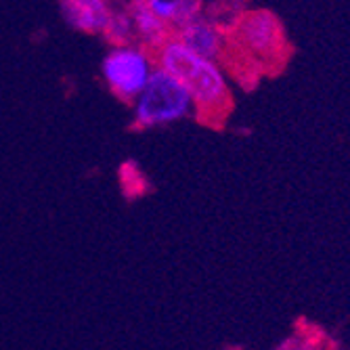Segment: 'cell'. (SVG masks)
Instances as JSON below:
<instances>
[{
  "mask_svg": "<svg viewBox=\"0 0 350 350\" xmlns=\"http://www.w3.org/2000/svg\"><path fill=\"white\" fill-rule=\"evenodd\" d=\"M126 13H129L131 19H133L139 46H143L145 51L166 42L168 38H172L174 29L164 19L157 17L147 7L145 0H129V3H126Z\"/></svg>",
  "mask_w": 350,
  "mask_h": 350,
  "instance_id": "7",
  "label": "cell"
},
{
  "mask_svg": "<svg viewBox=\"0 0 350 350\" xmlns=\"http://www.w3.org/2000/svg\"><path fill=\"white\" fill-rule=\"evenodd\" d=\"M120 176V187L129 198H139L147 191V176L135 162H124L118 170Z\"/></svg>",
  "mask_w": 350,
  "mask_h": 350,
  "instance_id": "9",
  "label": "cell"
},
{
  "mask_svg": "<svg viewBox=\"0 0 350 350\" xmlns=\"http://www.w3.org/2000/svg\"><path fill=\"white\" fill-rule=\"evenodd\" d=\"M288 34L279 17L267 9L241 11L222 31L220 68L243 88L256 86L262 76L279 74L290 59Z\"/></svg>",
  "mask_w": 350,
  "mask_h": 350,
  "instance_id": "1",
  "label": "cell"
},
{
  "mask_svg": "<svg viewBox=\"0 0 350 350\" xmlns=\"http://www.w3.org/2000/svg\"><path fill=\"white\" fill-rule=\"evenodd\" d=\"M66 21L84 34H101L111 9L107 0H59Z\"/></svg>",
  "mask_w": 350,
  "mask_h": 350,
  "instance_id": "6",
  "label": "cell"
},
{
  "mask_svg": "<svg viewBox=\"0 0 350 350\" xmlns=\"http://www.w3.org/2000/svg\"><path fill=\"white\" fill-rule=\"evenodd\" d=\"M101 34H103L105 42L111 49L131 46L137 40L133 19H131L129 13H126V9L124 11H111V15H109V19H107V23H105Z\"/></svg>",
  "mask_w": 350,
  "mask_h": 350,
  "instance_id": "8",
  "label": "cell"
},
{
  "mask_svg": "<svg viewBox=\"0 0 350 350\" xmlns=\"http://www.w3.org/2000/svg\"><path fill=\"white\" fill-rule=\"evenodd\" d=\"M172 38H176L180 44H185L196 55L218 63V57L222 53V31L204 15L198 17L196 21L174 29Z\"/></svg>",
  "mask_w": 350,
  "mask_h": 350,
  "instance_id": "5",
  "label": "cell"
},
{
  "mask_svg": "<svg viewBox=\"0 0 350 350\" xmlns=\"http://www.w3.org/2000/svg\"><path fill=\"white\" fill-rule=\"evenodd\" d=\"M133 131H149L193 116L189 92L162 70H153L139 99L133 103Z\"/></svg>",
  "mask_w": 350,
  "mask_h": 350,
  "instance_id": "3",
  "label": "cell"
},
{
  "mask_svg": "<svg viewBox=\"0 0 350 350\" xmlns=\"http://www.w3.org/2000/svg\"><path fill=\"white\" fill-rule=\"evenodd\" d=\"M275 350H327L323 336L317 332H296L285 338Z\"/></svg>",
  "mask_w": 350,
  "mask_h": 350,
  "instance_id": "10",
  "label": "cell"
},
{
  "mask_svg": "<svg viewBox=\"0 0 350 350\" xmlns=\"http://www.w3.org/2000/svg\"><path fill=\"white\" fill-rule=\"evenodd\" d=\"M151 66L166 72L189 92L193 103V116L210 129H222L233 113L235 101L231 86L216 61L204 59L180 44L176 38L145 51Z\"/></svg>",
  "mask_w": 350,
  "mask_h": 350,
  "instance_id": "2",
  "label": "cell"
},
{
  "mask_svg": "<svg viewBox=\"0 0 350 350\" xmlns=\"http://www.w3.org/2000/svg\"><path fill=\"white\" fill-rule=\"evenodd\" d=\"M103 80L113 97L126 105H133L143 92L153 66L143 46L131 44L111 49L103 59Z\"/></svg>",
  "mask_w": 350,
  "mask_h": 350,
  "instance_id": "4",
  "label": "cell"
}]
</instances>
